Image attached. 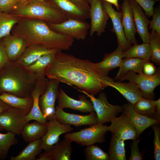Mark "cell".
Segmentation results:
<instances>
[{"instance_id":"6da1fadb","label":"cell","mask_w":160,"mask_h":160,"mask_svg":"<svg viewBox=\"0 0 160 160\" xmlns=\"http://www.w3.org/2000/svg\"><path fill=\"white\" fill-rule=\"evenodd\" d=\"M46 76L48 79L75 85L94 96L108 87V82L113 79L103 74L89 60L77 58L60 50L56 52Z\"/></svg>"},{"instance_id":"7a4b0ae2","label":"cell","mask_w":160,"mask_h":160,"mask_svg":"<svg viewBox=\"0 0 160 160\" xmlns=\"http://www.w3.org/2000/svg\"><path fill=\"white\" fill-rule=\"evenodd\" d=\"M12 32L23 38L27 47L38 44L49 49L65 50L71 48L74 41L73 38L53 30L46 22L38 19L20 17Z\"/></svg>"},{"instance_id":"3957f363","label":"cell","mask_w":160,"mask_h":160,"mask_svg":"<svg viewBox=\"0 0 160 160\" xmlns=\"http://www.w3.org/2000/svg\"><path fill=\"white\" fill-rule=\"evenodd\" d=\"M36 76L16 61L10 60L0 68V95L9 93L20 97H31Z\"/></svg>"},{"instance_id":"277c9868","label":"cell","mask_w":160,"mask_h":160,"mask_svg":"<svg viewBox=\"0 0 160 160\" xmlns=\"http://www.w3.org/2000/svg\"><path fill=\"white\" fill-rule=\"evenodd\" d=\"M20 17L58 23L68 19L50 0H18L9 13Z\"/></svg>"},{"instance_id":"5b68a950","label":"cell","mask_w":160,"mask_h":160,"mask_svg":"<svg viewBox=\"0 0 160 160\" xmlns=\"http://www.w3.org/2000/svg\"><path fill=\"white\" fill-rule=\"evenodd\" d=\"M108 131V126L97 123L76 132L66 133L64 138L75 142L82 146L101 143L105 141V135Z\"/></svg>"},{"instance_id":"8992f818","label":"cell","mask_w":160,"mask_h":160,"mask_svg":"<svg viewBox=\"0 0 160 160\" xmlns=\"http://www.w3.org/2000/svg\"><path fill=\"white\" fill-rule=\"evenodd\" d=\"M118 79L120 81L128 80L129 82L137 85L140 89L143 97L153 100L155 97L154 91L160 84V68H158L156 73L152 76L146 75L143 73L137 74L129 71Z\"/></svg>"},{"instance_id":"52a82bcc","label":"cell","mask_w":160,"mask_h":160,"mask_svg":"<svg viewBox=\"0 0 160 160\" xmlns=\"http://www.w3.org/2000/svg\"><path fill=\"white\" fill-rule=\"evenodd\" d=\"M75 88L89 98L96 113L98 123L103 124L111 122L113 119L116 117L119 113L122 112V106L110 103L104 92H100L98 97L96 98L94 95Z\"/></svg>"},{"instance_id":"ba28073f","label":"cell","mask_w":160,"mask_h":160,"mask_svg":"<svg viewBox=\"0 0 160 160\" xmlns=\"http://www.w3.org/2000/svg\"><path fill=\"white\" fill-rule=\"evenodd\" d=\"M47 23L53 30L77 40L85 39L90 27V24L86 21L71 19L60 23Z\"/></svg>"},{"instance_id":"9c48e42d","label":"cell","mask_w":160,"mask_h":160,"mask_svg":"<svg viewBox=\"0 0 160 160\" xmlns=\"http://www.w3.org/2000/svg\"><path fill=\"white\" fill-rule=\"evenodd\" d=\"M26 115L20 109L9 107L0 114V126L3 130L19 135L28 123Z\"/></svg>"},{"instance_id":"30bf717a","label":"cell","mask_w":160,"mask_h":160,"mask_svg":"<svg viewBox=\"0 0 160 160\" xmlns=\"http://www.w3.org/2000/svg\"><path fill=\"white\" fill-rule=\"evenodd\" d=\"M89 3L91 20L89 36L92 37L96 32L97 36H100L105 31L109 17L103 7L102 0H89Z\"/></svg>"},{"instance_id":"8fae6325","label":"cell","mask_w":160,"mask_h":160,"mask_svg":"<svg viewBox=\"0 0 160 160\" xmlns=\"http://www.w3.org/2000/svg\"><path fill=\"white\" fill-rule=\"evenodd\" d=\"M108 126V131L112 135L124 140H135L137 138V132L133 125L124 113L119 117H115L111 121Z\"/></svg>"},{"instance_id":"7c38bea8","label":"cell","mask_w":160,"mask_h":160,"mask_svg":"<svg viewBox=\"0 0 160 160\" xmlns=\"http://www.w3.org/2000/svg\"><path fill=\"white\" fill-rule=\"evenodd\" d=\"M46 125L47 131L45 135L41 139V147L44 151H49L59 142L61 135L72 131L73 129L71 125L61 123L55 119L47 121Z\"/></svg>"},{"instance_id":"4fadbf2b","label":"cell","mask_w":160,"mask_h":160,"mask_svg":"<svg viewBox=\"0 0 160 160\" xmlns=\"http://www.w3.org/2000/svg\"><path fill=\"white\" fill-rule=\"evenodd\" d=\"M63 109L58 106L55 108V119L62 124L79 127L90 126L98 123L97 115L95 112L88 115H80L66 112Z\"/></svg>"},{"instance_id":"5bb4252c","label":"cell","mask_w":160,"mask_h":160,"mask_svg":"<svg viewBox=\"0 0 160 160\" xmlns=\"http://www.w3.org/2000/svg\"><path fill=\"white\" fill-rule=\"evenodd\" d=\"M103 7L111 18L113 24L111 31L115 33L117 38V43L124 51L132 46L127 41L124 35L121 21V12L116 11L113 8L112 4L102 0Z\"/></svg>"},{"instance_id":"9a60e30c","label":"cell","mask_w":160,"mask_h":160,"mask_svg":"<svg viewBox=\"0 0 160 160\" xmlns=\"http://www.w3.org/2000/svg\"><path fill=\"white\" fill-rule=\"evenodd\" d=\"M79 100L74 99L69 96L62 89L59 90L57 98L58 106L63 108H68L83 113L95 112L92 102L84 95H79Z\"/></svg>"},{"instance_id":"2e32d148","label":"cell","mask_w":160,"mask_h":160,"mask_svg":"<svg viewBox=\"0 0 160 160\" xmlns=\"http://www.w3.org/2000/svg\"><path fill=\"white\" fill-rule=\"evenodd\" d=\"M48 79L45 78L37 79L34 88L31 93L33 103L32 108L29 113L26 115L27 121L31 120L38 121L41 124H46L47 121L42 114L39 104L40 96L44 92Z\"/></svg>"},{"instance_id":"e0dca14e","label":"cell","mask_w":160,"mask_h":160,"mask_svg":"<svg viewBox=\"0 0 160 160\" xmlns=\"http://www.w3.org/2000/svg\"><path fill=\"white\" fill-rule=\"evenodd\" d=\"M122 113L125 114L131 121L137 132V138L146 129L152 125L159 124V121L137 113L134 106L128 103L123 105Z\"/></svg>"},{"instance_id":"ac0fdd59","label":"cell","mask_w":160,"mask_h":160,"mask_svg":"<svg viewBox=\"0 0 160 160\" xmlns=\"http://www.w3.org/2000/svg\"><path fill=\"white\" fill-rule=\"evenodd\" d=\"M67 18L85 21L89 18V10L68 0H50Z\"/></svg>"},{"instance_id":"d6986e66","label":"cell","mask_w":160,"mask_h":160,"mask_svg":"<svg viewBox=\"0 0 160 160\" xmlns=\"http://www.w3.org/2000/svg\"><path fill=\"white\" fill-rule=\"evenodd\" d=\"M121 8V21L125 36L131 44H137L136 30L129 0H123Z\"/></svg>"},{"instance_id":"ffe728a7","label":"cell","mask_w":160,"mask_h":160,"mask_svg":"<svg viewBox=\"0 0 160 160\" xmlns=\"http://www.w3.org/2000/svg\"><path fill=\"white\" fill-rule=\"evenodd\" d=\"M137 33L143 43H148L149 32L148 26L150 21L143 9L134 0H129Z\"/></svg>"},{"instance_id":"44dd1931","label":"cell","mask_w":160,"mask_h":160,"mask_svg":"<svg viewBox=\"0 0 160 160\" xmlns=\"http://www.w3.org/2000/svg\"><path fill=\"white\" fill-rule=\"evenodd\" d=\"M1 40L10 60H17L27 47L25 40L17 35L9 34Z\"/></svg>"},{"instance_id":"7402d4cb","label":"cell","mask_w":160,"mask_h":160,"mask_svg":"<svg viewBox=\"0 0 160 160\" xmlns=\"http://www.w3.org/2000/svg\"><path fill=\"white\" fill-rule=\"evenodd\" d=\"M123 50L121 46L118 44L116 49L111 53L105 54L103 60L100 62L95 63L96 67L105 76L112 70L119 67L123 58Z\"/></svg>"},{"instance_id":"603a6c76","label":"cell","mask_w":160,"mask_h":160,"mask_svg":"<svg viewBox=\"0 0 160 160\" xmlns=\"http://www.w3.org/2000/svg\"><path fill=\"white\" fill-rule=\"evenodd\" d=\"M120 93L129 103L134 105L138 100L143 97L142 92L138 87L130 82H115L112 79L108 84Z\"/></svg>"},{"instance_id":"cb8c5ba5","label":"cell","mask_w":160,"mask_h":160,"mask_svg":"<svg viewBox=\"0 0 160 160\" xmlns=\"http://www.w3.org/2000/svg\"><path fill=\"white\" fill-rule=\"evenodd\" d=\"M56 49H49L40 44H33L27 47L21 55L16 61L26 67L42 55L52 52Z\"/></svg>"},{"instance_id":"d4e9b609","label":"cell","mask_w":160,"mask_h":160,"mask_svg":"<svg viewBox=\"0 0 160 160\" xmlns=\"http://www.w3.org/2000/svg\"><path fill=\"white\" fill-rule=\"evenodd\" d=\"M58 50L56 49L52 52L42 55L32 64L25 67L36 76L37 79H45L47 69Z\"/></svg>"},{"instance_id":"484cf974","label":"cell","mask_w":160,"mask_h":160,"mask_svg":"<svg viewBox=\"0 0 160 160\" xmlns=\"http://www.w3.org/2000/svg\"><path fill=\"white\" fill-rule=\"evenodd\" d=\"M0 99L9 107L20 109L26 115L31 111L33 103L32 97H20L7 93L0 95Z\"/></svg>"},{"instance_id":"4316f807","label":"cell","mask_w":160,"mask_h":160,"mask_svg":"<svg viewBox=\"0 0 160 160\" xmlns=\"http://www.w3.org/2000/svg\"><path fill=\"white\" fill-rule=\"evenodd\" d=\"M60 82L55 79H48L46 89L39 99L40 109L48 106H55V101L59 96Z\"/></svg>"},{"instance_id":"83f0119b","label":"cell","mask_w":160,"mask_h":160,"mask_svg":"<svg viewBox=\"0 0 160 160\" xmlns=\"http://www.w3.org/2000/svg\"><path fill=\"white\" fill-rule=\"evenodd\" d=\"M47 127L46 124L35 121L27 124L23 127L21 135L26 143L41 139L46 133Z\"/></svg>"},{"instance_id":"f1b7e54d","label":"cell","mask_w":160,"mask_h":160,"mask_svg":"<svg viewBox=\"0 0 160 160\" xmlns=\"http://www.w3.org/2000/svg\"><path fill=\"white\" fill-rule=\"evenodd\" d=\"M149 60L136 57H125L123 59L119 71L114 79H118L129 71L138 74L143 73V65Z\"/></svg>"},{"instance_id":"f546056e","label":"cell","mask_w":160,"mask_h":160,"mask_svg":"<svg viewBox=\"0 0 160 160\" xmlns=\"http://www.w3.org/2000/svg\"><path fill=\"white\" fill-rule=\"evenodd\" d=\"M72 142L65 138L58 142L49 151L52 160H70L72 151Z\"/></svg>"},{"instance_id":"4dcf8cb0","label":"cell","mask_w":160,"mask_h":160,"mask_svg":"<svg viewBox=\"0 0 160 160\" xmlns=\"http://www.w3.org/2000/svg\"><path fill=\"white\" fill-rule=\"evenodd\" d=\"M42 149L41 139L29 142L26 147L17 155L12 156L10 160H35Z\"/></svg>"},{"instance_id":"1f68e13d","label":"cell","mask_w":160,"mask_h":160,"mask_svg":"<svg viewBox=\"0 0 160 160\" xmlns=\"http://www.w3.org/2000/svg\"><path fill=\"white\" fill-rule=\"evenodd\" d=\"M124 140L112 135L109 145V160H126Z\"/></svg>"},{"instance_id":"d6a6232c","label":"cell","mask_w":160,"mask_h":160,"mask_svg":"<svg viewBox=\"0 0 160 160\" xmlns=\"http://www.w3.org/2000/svg\"><path fill=\"white\" fill-rule=\"evenodd\" d=\"M123 57H136L149 59L151 57V50L148 43L140 44H134L126 51L123 52Z\"/></svg>"},{"instance_id":"836d02e7","label":"cell","mask_w":160,"mask_h":160,"mask_svg":"<svg viewBox=\"0 0 160 160\" xmlns=\"http://www.w3.org/2000/svg\"><path fill=\"white\" fill-rule=\"evenodd\" d=\"M20 18L12 14L0 12V40L10 34L11 30Z\"/></svg>"},{"instance_id":"e575fe53","label":"cell","mask_w":160,"mask_h":160,"mask_svg":"<svg viewBox=\"0 0 160 160\" xmlns=\"http://www.w3.org/2000/svg\"><path fill=\"white\" fill-rule=\"evenodd\" d=\"M138 113L151 118L155 113L156 106V101L140 97L133 105Z\"/></svg>"},{"instance_id":"d590c367","label":"cell","mask_w":160,"mask_h":160,"mask_svg":"<svg viewBox=\"0 0 160 160\" xmlns=\"http://www.w3.org/2000/svg\"><path fill=\"white\" fill-rule=\"evenodd\" d=\"M16 134L10 132L6 134L0 133V159H6L11 146L18 143Z\"/></svg>"},{"instance_id":"8d00e7d4","label":"cell","mask_w":160,"mask_h":160,"mask_svg":"<svg viewBox=\"0 0 160 160\" xmlns=\"http://www.w3.org/2000/svg\"><path fill=\"white\" fill-rule=\"evenodd\" d=\"M148 43L151 50L150 60L160 66V35L153 30L149 32Z\"/></svg>"},{"instance_id":"74e56055","label":"cell","mask_w":160,"mask_h":160,"mask_svg":"<svg viewBox=\"0 0 160 160\" xmlns=\"http://www.w3.org/2000/svg\"><path fill=\"white\" fill-rule=\"evenodd\" d=\"M84 154L86 159L87 160H109L108 153L94 144L87 146Z\"/></svg>"},{"instance_id":"f35d334b","label":"cell","mask_w":160,"mask_h":160,"mask_svg":"<svg viewBox=\"0 0 160 160\" xmlns=\"http://www.w3.org/2000/svg\"><path fill=\"white\" fill-rule=\"evenodd\" d=\"M154 132L153 140L154 158L156 160H160V127L159 124H154L151 126Z\"/></svg>"},{"instance_id":"ab89813d","label":"cell","mask_w":160,"mask_h":160,"mask_svg":"<svg viewBox=\"0 0 160 160\" xmlns=\"http://www.w3.org/2000/svg\"><path fill=\"white\" fill-rule=\"evenodd\" d=\"M143 9L147 17L150 18L153 14V6L160 0H134Z\"/></svg>"},{"instance_id":"60d3db41","label":"cell","mask_w":160,"mask_h":160,"mask_svg":"<svg viewBox=\"0 0 160 160\" xmlns=\"http://www.w3.org/2000/svg\"><path fill=\"white\" fill-rule=\"evenodd\" d=\"M153 18L150 21L149 29H151L155 31L160 35V8L159 6L154 8Z\"/></svg>"},{"instance_id":"b9f144b4","label":"cell","mask_w":160,"mask_h":160,"mask_svg":"<svg viewBox=\"0 0 160 160\" xmlns=\"http://www.w3.org/2000/svg\"><path fill=\"white\" fill-rule=\"evenodd\" d=\"M140 141V140L136 139L133 140L132 142L131 143V155L128 160H142L143 159V155L139 151L138 147V143Z\"/></svg>"},{"instance_id":"7bdbcfd3","label":"cell","mask_w":160,"mask_h":160,"mask_svg":"<svg viewBox=\"0 0 160 160\" xmlns=\"http://www.w3.org/2000/svg\"><path fill=\"white\" fill-rule=\"evenodd\" d=\"M18 0H0V12L9 13Z\"/></svg>"},{"instance_id":"ee69618b","label":"cell","mask_w":160,"mask_h":160,"mask_svg":"<svg viewBox=\"0 0 160 160\" xmlns=\"http://www.w3.org/2000/svg\"><path fill=\"white\" fill-rule=\"evenodd\" d=\"M41 112L47 121L55 119V108L54 106H48L40 109Z\"/></svg>"},{"instance_id":"f6af8a7d","label":"cell","mask_w":160,"mask_h":160,"mask_svg":"<svg viewBox=\"0 0 160 160\" xmlns=\"http://www.w3.org/2000/svg\"><path fill=\"white\" fill-rule=\"evenodd\" d=\"M158 68L149 60L144 64L142 72L145 75L151 76L155 74Z\"/></svg>"},{"instance_id":"bcb514c9","label":"cell","mask_w":160,"mask_h":160,"mask_svg":"<svg viewBox=\"0 0 160 160\" xmlns=\"http://www.w3.org/2000/svg\"><path fill=\"white\" fill-rule=\"evenodd\" d=\"M10 60L1 40H0V68Z\"/></svg>"},{"instance_id":"7dc6e473","label":"cell","mask_w":160,"mask_h":160,"mask_svg":"<svg viewBox=\"0 0 160 160\" xmlns=\"http://www.w3.org/2000/svg\"><path fill=\"white\" fill-rule=\"evenodd\" d=\"M87 9H89V0H68Z\"/></svg>"},{"instance_id":"c3c4849f","label":"cell","mask_w":160,"mask_h":160,"mask_svg":"<svg viewBox=\"0 0 160 160\" xmlns=\"http://www.w3.org/2000/svg\"><path fill=\"white\" fill-rule=\"evenodd\" d=\"M156 111L151 118L160 121V98L156 100Z\"/></svg>"},{"instance_id":"681fc988","label":"cell","mask_w":160,"mask_h":160,"mask_svg":"<svg viewBox=\"0 0 160 160\" xmlns=\"http://www.w3.org/2000/svg\"><path fill=\"white\" fill-rule=\"evenodd\" d=\"M37 160H52V157L49 150L44 151L42 153L39 155Z\"/></svg>"},{"instance_id":"f907efd6","label":"cell","mask_w":160,"mask_h":160,"mask_svg":"<svg viewBox=\"0 0 160 160\" xmlns=\"http://www.w3.org/2000/svg\"><path fill=\"white\" fill-rule=\"evenodd\" d=\"M9 107L0 99V114L6 110Z\"/></svg>"},{"instance_id":"816d5d0a","label":"cell","mask_w":160,"mask_h":160,"mask_svg":"<svg viewBox=\"0 0 160 160\" xmlns=\"http://www.w3.org/2000/svg\"><path fill=\"white\" fill-rule=\"evenodd\" d=\"M111 4L114 5L118 10H119L121 7L118 3V0H104Z\"/></svg>"},{"instance_id":"f5cc1de1","label":"cell","mask_w":160,"mask_h":160,"mask_svg":"<svg viewBox=\"0 0 160 160\" xmlns=\"http://www.w3.org/2000/svg\"><path fill=\"white\" fill-rule=\"evenodd\" d=\"M3 130L2 128L0 126V131Z\"/></svg>"}]
</instances>
